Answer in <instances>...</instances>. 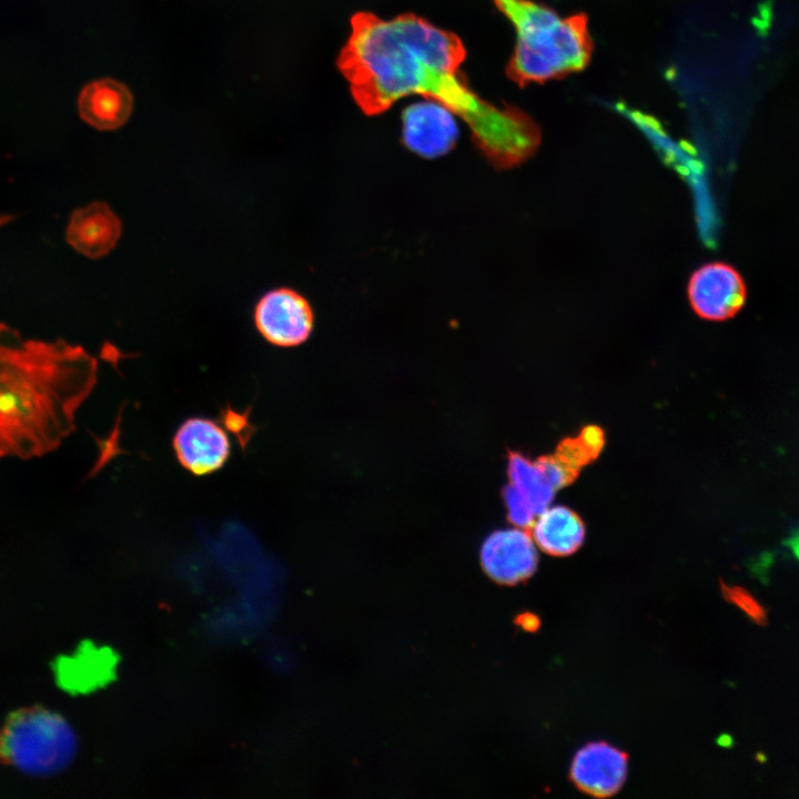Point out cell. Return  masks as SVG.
<instances>
[{
    "label": "cell",
    "mask_w": 799,
    "mask_h": 799,
    "mask_svg": "<svg viewBox=\"0 0 799 799\" xmlns=\"http://www.w3.org/2000/svg\"><path fill=\"white\" fill-rule=\"evenodd\" d=\"M465 57L456 34L421 17L383 19L358 12L337 64L365 114H381L400 99L418 94L462 118L494 168L523 164L540 145L539 127L522 110L493 104L474 92L459 70Z\"/></svg>",
    "instance_id": "obj_1"
},
{
    "label": "cell",
    "mask_w": 799,
    "mask_h": 799,
    "mask_svg": "<svg viewBox=\"0 0 799 799\" xmlns=\"http://www.w3.org/2000/svg\"><path fill=\"white\" fill-rule=\"evenodd\" d=\"M98 381V361L63 340L28 338L0 323V459L54 452Z\"/></svg>",
    "instance_id": "obj_2"
},
{
    "label": "cell",
    "mask_w": 799,
    "mask_h": 799,
    "mask_svg": "<svg viewBox=\"0 0 799 799\" xmlns=\"http://www.w3.org/2000/svg\"><path fill=\"white\" fill-rule=\"evenodd\" d=\"M512 22L516 44L507 65L519 85L544 82L583 70L593 44L583 14L562 17L532 0H493Z\"/></svg>",
    "instance_id": "obj_3"
},
{
    "label": "cell",
    "mask_w": 799,
    "mask_h": 799,
    "mask_svg": "<svg viewBox=\"0 0 799 799\" xmlns=\"http://www.w3.org/2000/svg\"><path fill=\"white\" fill-rule=\"evenodd\" d=\"M78 751V737L60 714L43 707L12 712L0 728V760L32 776L65 769Z\"/></svg>",
    "instance_id": "obj_4"
},
{
    "label": "cell",
    "mask_w": 799,
    "mask_h": 799,
    "mask_svg": "<svg viewBox=\"0 0 799 799\" xmlns=\"http://www.w3.org/2000/svg\"><path fill=\"white\" fill-rule=\"evenodd\" d=\"M691 310L702 320L732 318L745 305L747 289L741 274L730 264L715 261L696 269L687 283Z\"/></svg>",
    "instance_id": "obj_5"
},
{
    "label": "cell",
    "mask_w": 799,
    "mask_h": 799,
    "mask_svg": "<svg viewBox=\"0 0 799 799\" xmlns=\"http://www.w3.org/2000/svg\"><path fill=\"white\" fill-rule=\"evenodd\" d=\"M259 333L271 344L292 347L304 343L314 326V312L305 296L290 287L265 293L254 309Z\"/></svg>",
    "instance_id": "obj_6"
},
{
    "label": "cell",
    "mask_w": 799,
    "mask_h": 799,
    "mask_svg": "<svg viewBox=\"0 0 799 799\" xmlns=\"http://www.w3.org/2000/svg\"><path fill=\"white\" fill-rule=\"evenodd\" d=\"M402 143L424 159H436L451 152L458 139L455 114L445 105L426 99L409 104L402 112Z\"/></svg>",
    "instance_id": "obj_7"
},
{
    "label": "cell",
    "mask_w": 799,
    "mask_h": 799,
    "mask_svg": "<svg viewBox=\"0 0 799 799\" xmlns=\"http://www.w3.org/2000/svg\"><path fill=\"white\" fill-rule=\"evenodd\" d=\"M485 573L495 581L515 585L529 578L537 568L536 544L523 528H504L493 532L479 550Z\"/></svg>",
    "instance_id": "obj_8"
},
{
    "label": "cell",
    "mask_w": 799,
    "mask_h": 799,
    "mask_svg": "<svg viewBox=\"0 0 799 799\" xmlns=\"http://www.w3.org/2000/svg\"><path fill=\"white\" fill-rule=\"evenodd\" d=\"M173 449L186 471L204 476L224 466L230 457L231 444L218 423L210 418L191 417L176 429Z\"/></svg>",
    "instance_id": "obj_9"
},
{
    "label": "cell",
    "mask_w": 799,
    "mask_h": 799,
    "mask_svg": "<svg viewBox=\"0 0 799 799\" xmlns=\"http://www.w3.org/2000/svg\"><path fill=\"white\" fill-rule=\"evenodd\" d=\"M628 771V757L605 741L581 747L573 758L569 778L583 792L605 798L618 792Z\"/></svg>",
    "instance_id": "obj_10"
},
{
    "label": "cell",
    "mask_w": 799,
    "mask_h": 799,
    "mask_svg": "<svg viewBox=\"0 0 799 799\" xmlns=\"http://www.w3.org/2000/svg\"><path fill=\"white\" fill-rule=\"evenodd\" d=\"M122 225L111 208L100 201L74 210L67 227V241L89 259L108 255L118 244Z\"/></svg>",
    "instance_id": "obj_11"
},
{
    "label": "cell",
    "mask_w": 799,
    "mask_h": 799,
    "mask_svg": "<svg viewBox=\"0 0 799 799\" xmlns=\"http://www.w3.org/2000/svg\"><path fill=\"white\" fill-rule=\"evenodd\" d=\"M81 118L101 131L122 127L133 109V97L122 82L104 78L88 83L78 100Z\"/></svg>",
    "instance_id": "obj_12"
},
{
    "label": "cell",
    "mask_w": 799,
    "mask_h": 799,
    "mask_svg": "<svg viewBox=\"0 0 799 799\" xmlns=\"http://www.w3.org/2000/svg\"><path fill=\"white\" fill-rule=\"evenodd\" d=\"M114 668V654L89 643L73 654L58 658L53 666L58 684L72 694L89 692L104 685L113 676Z\"/></svg>",
    "instance_id": "obj_13"
},
{
    "label": "cell",
    "mask_w": 799,
    "mask_h": 799,
    "mask_svg": "<svg viewBox=\"0 0 799 799\" xmlns=\"http://www.w3.org/2000/svg\"><path fill=\"white\" fill-rule=\"evenodd\" d=\"M532 537L546 554L567 556L583 545L585 525L577 513L566 506L547 507L534 520Z\"/></svg>",
    "instance_id": "obj_14"
},
{
    "label": "cell",
    "mask_w": 799,
    "mask_h": 799,
    "mask_svg": "<svg viewBox=\"0 0 799 799\" xmlns=\"http://www.w3.org/2000/svg\"><path fill=\"white\" fill-rule=\"evenodd\" d=\"M509 486L538 516L554 499L557 492L547 479L537 459L532 461L519 453L508 456Z\"/></svg>",
    "instance_id": "obj_15"
},
{
    "label": "cell",
    "mask_w": 799,
    "mask_h": 799,
    "mask_svg": "<svg viewBox=\"0 0 799 799\" xmlns=\"http://www.w3.org/2000/svg\"><path fill=\"white\" fill-rule=\"evenodd\" d=\"M722 596L727 601L736 605L742 610L754 623L765 626L768 623L767 611L765 607L750 594L740 586H728L720 581Z\"/></svg>",
    "instance_id": "obj_16"
},
{
    "label": "cell",
    "mask_w": 799,
    "mask_h": 799,
    "mask_svg": "<svg viewBox=\"0 0 799 799\" xmlns=\"http://www.w3.org/2000/svg\"><path fill=\"white\" fill-rule=\"evenodd\" d=\"M518 623L528 631H535L540 625L538 617L534 614L522 615Z\"/></svg>",
    "instance_id": "obj_17"
},
{
    "label": "cell",
    "mask_w": 799,
    "mask_h": 799,
    "mask_svg": "<svg viewBox=\"0 0 799 799\" xmlns=\"http://www.w3.org/2000/svg\"><path fill=\"white\" fill-rule=\"evenodd\" d=\"M718 742H719L721 746L727 747V746H730V745H731V738H730L729 736H721V737L719 738Z\"/></svg>",
    "instance_id": "obj_18"
},
{
    "label": "cell",
    "mask_w": 799,
    "mask_h": 799,
    "mask_svg": "<svg viewBox=\"0 0 799 799\" xmlns=\"http://www.w3.org/2000/svg\"><path fill=\"white\" fill-rule=\"evenodd\" d=\"M11 218L13 216H10L8 214H0V225L7 223V221H9Z\"/></svg>",
    "instance_id": "obj_19"
}]
</instances>
